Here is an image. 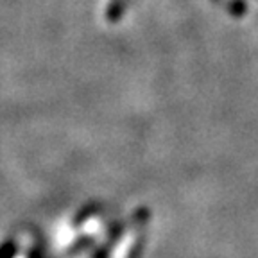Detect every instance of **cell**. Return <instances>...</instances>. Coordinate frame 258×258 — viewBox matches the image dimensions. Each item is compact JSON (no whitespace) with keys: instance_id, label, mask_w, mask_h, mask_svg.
<instances>
[{"instance_id":"cell-1","label":"cell","mask_w":258,"mask_h":258,"mask_svg":"<svg viewBox=\"0 0 258 258\" xmlns=\"http://www.w3.org/2000/svg\"><path fill=\"white\" fill-rule=\"evenodd\" d=\"M135 240H137L135 231L127 230L120 237V240L115 244V247H113V251H111V258H127L129 253H131V249H133V246H135Z\"/></svg>"}]
</instances>
